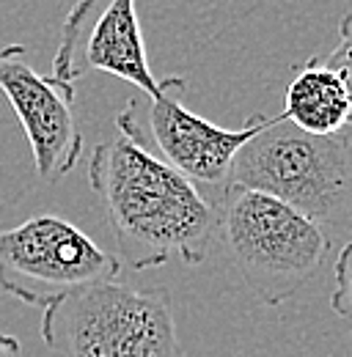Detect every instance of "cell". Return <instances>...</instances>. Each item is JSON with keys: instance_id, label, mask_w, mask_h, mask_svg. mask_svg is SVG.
Returning a JSON list of instances; mask_svg holds the SVG:
<instances>
[{"instance_id": "obj_5", "label": "cell", "mask_w": 352, "mask_h": 357, "mask_svg": "<svg viewBox=\"0 0 352 357\" xmlns=\"http://www.w3.org/2000/svg\"><path fill=\"white\" fill-rule=\"evenodd\" d=\"M119 256L58 215H36L0 231V291L50 308L64 297L119 278Z\"/></svg>"}, {"instance_id": "obj_8", "label": "cell", "mask_w": 352, "mask_h": 357, "mask_svg": "<svg viewBox=\"0 0 352 357\" xmlns=\"http://www.w3.org/2000/svg\"><path fill=\"white\" fill-rule=\"evenodd\" d=\"M22 55V45L0 50V89L28 135L36 174L55 184L78 165L83 151V132L72 113L75 86L34 72Z\"/></svg>"}, {"instance_id": "obj_11", "label": "cell", "mask_w": 352, "mask_h": 357, "mask_svg": "<svg viewBox=\"0 0 352 357\" xmlns=\"http://www.w3.org/2000/svg\"><path fill=\"white\" fill-rule=\"evenodd\" d=\"M325 66L344 83V89L352 99V14H347L339 25V47L328 55Z\"/></svg>"}, {"instance_id": "obj_2", "label": "cell", "mask_w": 352, "mask_h": 357, "mask_svg": "<svg viewBox=\"0 0 352 357\" xmlns=\"http://www.w3.org/2000/svg\"><path fill=\"white\" fill-rule=\"evenodd\" d=\"M228 184L284 201L319 225L330 242L333 236L352 239V135L347 130L308 135L278 119L240 149Z\"/></svg>"}, {"instance_id": "obj_6", "label": "cell", "mask_w": 352, "mask_h": 357, "mask_svg": "<svg viewBox=\"0 0 352 357\" xmlns=\"http://www.w3.org/2000/svg\"><path fill=\"white\" fill-rule=\"evenodd\" d=\"M184 91L187 86L182 77L160 80V93L149 99L146 121L138 113V102L130 99L127 107L116 116V127L122 135L146 146L154 157H160L196 187L207 184L223 192L228 187L231 165L240 149L270 124H275L281 116L254 113L240 130H226L196 116L184 105Z\"/></svg>"}, {"instance_id": "obj_4", "label": "cell", "mask_w": 352, "mask_h": 357, "mask_svg": "<svg viewBox=\"0 0 352 357\" xmlns=\"http://www.w3.org/2000/svg\"><path fill=\"white\" fill-rule=\"evenodd\" d=\"M42 338L61 357H182L171 294L116 280L44 308Z\"/></svg>"}, {"instance_id": "obj_7", "label": "cell", "mask_w": 352, "mask_h": 357, "mask_svg": "<svg viewBox=\"0 0 352 357\" xmlns=\"http://www.w3.org/2000/svg\"><path fill=\"white\" fill-rule=\"evenodd\" d=\"M86 72H108L138 86L149 99L160 93L135 0H78L72 6L58 33L52 77L75 86Z\"/></svg>"}, {"instance_id": "obj_9", "label": "cell", "mask_w": 352, "mask_h": 357, "mask_svg": "<svg viewBox=\"0 0 352 357\" xmlns=\"http://www.w3.org/2000/svg\"><path fill=\"white\" fill-rule=\"evenodd\" d=\"M281 119L308 135H336L352 124V99L322 58H308L284 93Z\"/></svg>"}, {"instance_id": "obj_1", "label": "cell", "mask_w": 352, "mask_h": 357, "mask_svg": "<svg viewBox=\"0 0 352 357\" xmlns=\"http://www.w3.org/2000/svg\"><path fill=\"white\" fill-rule=\"evenodd\" d=\"M88 181L105 206L119 261L140 272L207 259L218 236L215 201L138 140L122 132L102 140L88 160Z\"/></svg>"}, {"instance_id": "obj_10", "label": "cell", "mask_w": 352, "mask_h": 357, "mask_svg": "<svg viewBox=\"0 0 352 357\" xmlns=\"http://www.w3.org/2000/svg\"><path fill=\"white\" fill-rule=\"evenodd\" d=\"M333 278H336V289H333L330 305L342 319L352 321V239L342 248L333 264Z\"/></svg>"}, {"instance_id": "obj_3", "label": "cell", "mask_w": 352, "mask_h": 357, "mask_svg": "<svg viewBox=\"0 0 352 357\" xmlns=\"http://www.w3.org/2000/svg\"><path fill=\"white\" fill-rule=\"evenodd\" d=\"M215 209L218 236L264 305L292 300L328 259V234L262 190L228 184Z\"/></svg>"}, {"instance_id": "obj_12", "label": "cell", "mask_w": 352, "mask_h": 357, "mask_svg": "<svg viewBox=\"0 0 352 357\" xmlns=\"http://www.w3.org/2000/svg\"><path fill=\"white\" fill-rule=\"evenodd\" d=\"M20 352H22V344H20V338L0 333V357H20Z\"/></svg>"}]
</instances>
